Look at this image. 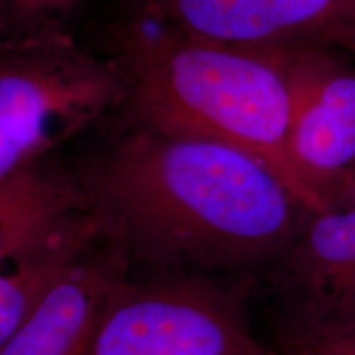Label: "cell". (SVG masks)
<instances>
[{
  "mask_svg": "<svg viewBox=\"0 0 355 355\" xmlns=\"http://www.w3.org/2000/svg\"><path fill=\"white\" fill-rule=\"evenodd\" d=\"M109 241V239H107ZM97 245L0 345V355H89L110 301L125 283V255Z\"/></svg>",
  "mask_w": 355,
  "mask_h": 355,
  "instance_id": "9c48e42d",
  "label": "cell"
},
{
  "mask_svg": "<svg viewBox=\"0 0 355 355\" xmlns=\"http://www.w3.org/2000/svg\"><path fill=\"white\" fill-rule=\"evenodd\" d=\"M105 239H76L7 265V272L0 278V345L32 316L58 283Z\"/></svg>",
  "mask_w": 355,
  "mask_h": 355,
  "instance_id": "30bf717a",
  "label": "cell"
},
{
  "mask_svg": "<svg viewBox=\"0 0 355 355\" xmlns=\"http://www.w3.org/2000/svg\"><path fill=\"white\" fill-rule=\"evenodd\" d=\"M0 6H2V25H6L19 12L21 0H0Z\"/></svg>",
  "mask_w": 355,
  "mask_h": 355,
  "instance_id": "5bb4252c",
  "label": "cell"
},
{
  "mask_svg": "<svg viewBox=\"0 0 355 355\" xmlns=\"http://www.w3.org/2000/svg\"><path fill=\"white\" fill-rule=\"evenodd\" d=\"M139 19L204 42L285 50L331 46L355 60L350 0H128Z\"/></svg>",
  "mask_w": 355,
  "mask_h": 355,
  "instance_id": "5b68a950",
  "label": "cell"
},
{
  "mask_svg": "<svg viewBox=\"0 0 355 355\" xmlns=\"http://www.w3.org/2000/svg\"><path fill=\"white\" fill-rule=\"evenodd\" d=\"M277 263L285 326L355 327V199L311 214Z\"/></svg>",
  "mask_w": 355,
  "mask_h": 355,
  "instance_id": "52a82bcc",
  "label": "cell"
},
{
  "mask_svg": "<svg viewBox=\"0 0 355 355\" xmlns=\"http://www.w3.org/2000/svg\"><path fill=\"white\" fill-rule=\"evenodd\" d=\"M109 55L125 78L135 122L242 150L277 173L311 214L331 209L291 157L293 94L282 50L204 42L133 17Z\"/></svg>",
  "mask_w": 355,
  "mask_h": 355,
  "instance_id": "7a4b0ae2",
  "label": "cell"
},
{
  "mask_svg": "<svg viewBox=\"0 0 355 355\" xmlns=\"http://www.w3.org/2000/svg\"><path fill=\"white\" fill-rule=\"evenodd\" d=\"M89 355H268L241 303L199 279L133 286L110 301Z\"/></svg>",
  "mask_w": 355,
  "mask_h": 355,
  "instance_id": "277c9868",
  "label": "cell"
},
{
  "mask_svg": "<svg viewBox=\"0 0 355 355\" xmlns=\"http://www.w3.org/2000/svg\"><path fill=\"white\" fill-rule=\"evenodd\" d=\"M127 104L121 66L63 30L40 28L0 46V176L43 159L53 148Z\"/></svg>",
  "mask_w": 355,
  "mask_h": 355,
  "instance_id": "3957f363",
  "label": "cell"
},
{
  "mask_svg": "<svg viewBox=\"0 0 355 355\" xmlns=\"http://www.w3.org/2000/svg\"><path fill=\"white\" fill-rule=\"evenodd\" d=\"M282 355H355V327L309 329L283 324Z\"/></svg>",
  "mask_w": 355,
  "mask_h": 355,
  "instance_id": "8fae6325",
  "label": "cell"
},
{
  "mask_svg": "<svg viewBox=\"0 0 355 355\" xmlns=\"http://www.w3.org/2000/svg\"><path fill=\"white\" fill-rule=\"evenodd\" d=\"M350 199H355V168L350 170L347 175L343 178L339 186H337L332 206H339V204L347 202Z\"/></svg>",
  "mask_w": 355,
  "mask_h": 355,
  "instance_id": "4fadbf2b",
  "label": "cell"
},
{
  "mask_svg": "<svg viewBox=\"0 0 355 355\" xmlns=\"http://www.w3.org/2000/svg\"><path fill=\"white\" fill-rule=\"evenodd\" d=\"M350 2H354V3H355V0H350Z\"/></svg>",
  "mask_w": 355,
  "mask_h": 355,
  "instance_id": "9a60e30c",
  "label": "cell"
},
{
  "mask_svg": "<svg viewBox=\"0 0 355 355\" xmlns=\"http://www.w3.org/2000/svg\"><path fill=\"white\" fill-rule=\"evenodd\" d=\"M81 0H21L15 17L3 25L7 37L33 32L40 28L63 26V20L76 8Z\"/></svg>",
  "mask_w": 355,
  "mask_h": 355,
  "instance_id": "7c38bea8",
  "label": "cell"
},
{
  "mask_svg": "<svg viewBox=\"0 0 355 355\" xmlns=\"http://www.w3.org/2000/svg\"><path fill=\"white\" fill-rule=\"evenodd\" d=\"M76 173L109 241L162 268L277 263L311 216L242 150L140 122Z\"/></svg>",
  "mask_w": 355,
  "mask_h": 355,
  "instance_id": "6da1fadb",
  "label": "cell"
},
{
  "mask_svg": "<svg viewBox=\"0 0 355 355\" xmlns=\"http://www.w3.org/2000/svg\"><path fill=\"white\" fill-rule=\"evenodd\" d=\"M43 159L0 176L3 266L74 239L107 237L78 173L48 166Z\"/></svg>",
  "mask_w": 355,
  "mask_h": 355,
  "instance_id": "ba28073f",
  "label": "cell"
},
{
  "mask_svg": "<svg viewBox=\"0 0 355 355\" xmlns=\"http://www.w3.org/2000/svg\"><path fill=\"white\" fill-rule=\"evenodd\" d=\"M268 355H270V354H268Z\"/></svg>",
  "mask_w": 355,
  "mask_h": 355,
  "instance_id": "2e32d148",
  "label": "cell"
},
{
  "mask_svg": "<svg viewBox=\"0 0 355 355\" xmlns=\"http://www.w3.org/2000/svg\"><path fill=\"white\" fill-rule=\"evenodd\" d=\"M339 51L282 50L293 94L291 157L331 207L337 186L355 168V64Z\"/></svg>",
  "mask_w": 355,
  "mask_h": 355,
  "instance_id": "8992f818",
  "label": "cell"
}]
</instances>
